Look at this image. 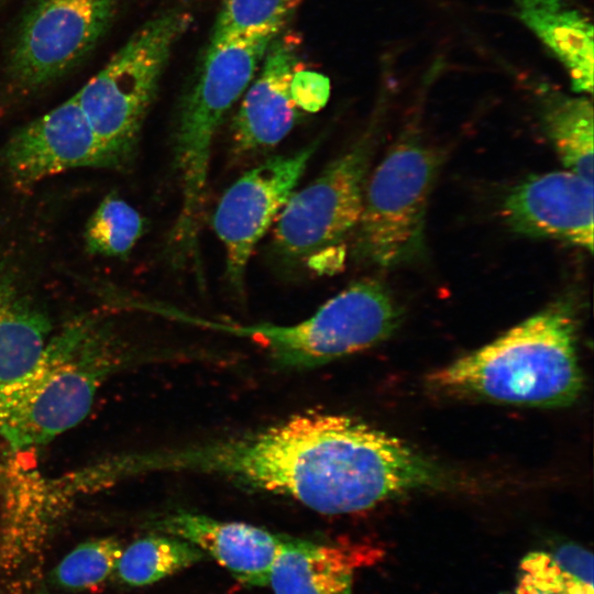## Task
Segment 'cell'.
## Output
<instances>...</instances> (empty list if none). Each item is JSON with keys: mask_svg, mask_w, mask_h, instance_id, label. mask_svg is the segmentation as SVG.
<instances>
[{"mask_svg": "<svg viewBox=\"0 0 594 594\" xmlns=\"http://www.w3.org/2000/svg\"><path fill=\"white\" fill-rule=\"evenodd\" d=\"M576 308L560 299L429 374L438 392L502 404L564 407L582 394Z\"/></svg>", "mask_w": 594, "mask_h": 594, "instance_id": "2", "label": "cell"}, {"mask_svg": "<svg viewBox=\"0 0 594 594\" xmlns=\"http://www.w3.org/2000/svg\"><path fill=\"white\" fill-rule=\"evenodd\" d=\"M153 528L196 546L249 586L268 585L272 566L287 538L250 524L180 510L155 521Z\"/></svg>", "mask_w": 594, "mask_h": 594, "instance_id": "13", "label": "cell"}, {"mask_svg": "<svg viewBox=\"0 0 594 594\" xmlns=\"http://www.w3.org/2000/svg\"><path fill=\"white\" fill-rule=\"evenodd\" d=\"M402 309L381 282H355L327 300L311 317L290 326L195 321L265 348L277 364L310 369L369 349L392 336Z\"/></svg>", "mask_w": 594, "mask_h": 594, "instance_id": "7", "label": "cell"}, {"mask_svg": "<svg viewBox=\"0 0 594 594\" xmlns=\"http://www.w3.org/2000/svg\"><path fill=\"white\" fill-rule=\"evenodd\" d=\"M51 331L45 311L0 267V385L31 367Z\"/></svg>", "mask_w": 594, "mask_h": 594, "instance_id": "17", "label": "cell"}, {"mask_svg": "<svg viewBox=\"0 0 594 594\" xmlns=\"http://www.w3.org/2000/svg\"><path fill=\"white\" fill-rule=\"evenodd\" d=\"M0 470H1V464H0Z\"/></svg>", "mask_w": 594, "mask_h": 594, "instance_id": "26", "label": "cell"}, {"mask_svg": "<svg viewBox=\"0 0 594 594\" xmlns=\"http://www.w3.org/2000/svg\"><path fill=\"white\" fill-rule=\"evenodd\" d=\"M443 155L416 130H407L369 174L360 220L353 232V256L392 268L425 251L429 197Z\"/></svg>", "mask_w": 594, "mask_h": 594, "instance_id": "6", "label": "cell"}, {"mask_svg": "<svg viewBox=\"0 0 594 594\" xmlns=\"http://www.w3.org/2000/svg\"><path fill=\"white\" fill-rule=\"evenodd\" d=\"M516 594H593V590L573 582L549 552L536 551L520 563Z\"/></svg>", "mask_w": 594, "mask_h": 594, "instance_id": "23", "label": "cell"}, {"mask_svg": "<svg viewBox=\"0 0 594 594\" xmlns=\"http://www.w3.org/2000/svg\"><path fill=\"white\" fill-rule=\"evenodd\" d=\"M191 20L182 7L154 15L75 94L118 168L125 167L135 155L165 66Z\"/></svg>", "mask_w": 594, "mask_h": 594, "instance_id": "5", "label": "cell"}, {"mask_svg": "<svg viewBox=\"0 0 594 594\" xmlns=\"http://www.w3.org/2000/svg\"><path fill=\"white\" fill-rule=\"evenodd\" d=\"M517 16L568 70L573 91L593 92V25L562 0H516Z\"/></svg>", "mask_w": 594, "mask_h": 594, "instance_id": "16", "label": "cell"}, {"mask_svg": "<svg viewBox=\"0 0 594 594\" xmlns=\"http://www.w3.org/2000/svg\"><path fill=\"white\" fill-rule=\"evenodd\" d=\"M302 0H223L210 42L228 36L286 25Z\"/></svg>", "mask_w": 594, "mask_h": 594, "instance_id": "22", "label": "cell"}, {"mask_svg": "<svg viewBox=\"0 0 594 594\" xmlns=\"http://www.w3.org/2000/svg\"><path fill=\"white\" fill-rule=\"evenodd\" d=\"M290 95L297 108L317 112L329 99L330 81L319 73L296 69L290 81Z\"/></svg>", "mask_w": 594, "mask_h": 594, "instance_id": "24", "label": "cell"}, {"mask_svg": "<svg viewBox=\"0 0 594 594\" xmlns=\"http://www.w3.org/2000/svg\"><path fill=\"white\" fill-rule=\"evenodd\" d=\"M1 162L20 187L81 167L118 168L76 95L13 132L1 152Z\"/></svg>", "mask_w": 594, "mask_h": 594, "instance_id": "11", "label": "cell"}, {"mask_svg": "<svg viewBox=\"0 0 594 594\" xmlns=\"http://www.w3.org/2000/svg\"><path fill=\"white\" fill-rule=\"evenodd\" d=\"M543 129L564 167L593 183V106L585 97L550 98Z\"/></svg>", "mask_w": 594, "mask_h": 594, "instance_id": "18", "label": "cell"}, {"mask_svg": "<svg viewBox=\"0 0 594 594\" xmlns=\"http://www.w3.org/2000/svg\"><path fill=\"white\" fill-rule=\"evenodd\" d=\"M319 141L297 152L271 157L248 170L221 197L213 229L226 250V275L243 288L250 257L294 193Z\"/></svg>", "mask_w": 594, "mask_h": 594, "instance_id": "10", "label": "cell"}, {"mask_svg": "<svg viewBox=\"0 0 594 594\" xmlns=\"http://www.w3.org/2000/svg\"><path fill=\"white\" fill-rule=\"evenodd\" d=\"M144 219L124 199L107 195L86 223L84 242L92 255L124 257L144 233Z\"/></svg>", "mask_w": 594, "mask_h": 594, "instance_id": "20", "label": "cell"}, {"mask_svg": "<svg viewBox=\"0 0 594 594\" xmlns=\"http://www.w3.org/2000/svg\"><path fill=\"white\" fill-rule=\"evenodd\" d=\"M296 67L295 41L277 35L234 117L232 134L238 152L273 147L293 129L298 111L290 95V81Z\"/></svg>", "mask_w": 594, "mask_h": 594, "instance_id": "14", "label": "cell"}, {"mask_svg": "<svg viewBox=\"0 0 594 594\" xmlns=\"http://www.w3.org/2000/svg\"><path fill=\"white\" fill-rule=\"evenodd\" d=\"M282 30L268 26L209 42L182 101L174 135V164L182 202L170 238L174 256L180 263L199 261L198 240L216 133Z\"/></svg>", "mask_w": 594, "mask_h": 594, "instance_id": "4", "label": "cell"}, {"mask_svg": "<svg viewBox=\"0 0 594 594\" xmlns=\"http://www.w3.org/2000/svg\"><path fill=\"white\" fill-rule=\"evenodd\" d=\"M122 550L114 538L86 541L63 558L53 571V579L69 590L94 587L114 572Z\"/></svg>", "mask_w": 594, "mask_h": 594, "instance_id": "21", "label": "cell"}, {"mask_svg": "<svg viewBox=\"0 0 594 594\" xmlns=\"http://www.w3.org/2000/svg\"><path fill=\"white\" fill-rule=\"evenodd\" d=\"M120 362L109 326L95 317L70 321L50 337L30 369L0 385V436L18 451L77 426Z\"/></svg>", "mask_w": 594, "mask_h": 594, "instance_id": "3", "label": "cell"}, {"mask_svg": "<svg viewBox=\"0 0 594 594\" xmlns=\"http://www.w3.org/2000/svg\"><path fill=\"white\" fill-rule=\"evenodd\" d=\"M556 564L576 584L593 590V556L584 547L566 542L549 552Z\"/></svg>", "mask_w": 594, "mask_h": 594, "instance_id": "25", "label": "cell"}, {"mask_svg": "<svg viewBox=\"0 0 594 594\" xmlns=\"http://www.w3.org/2000/svg\"><path fill=\"white\" fill-rule=\"evenodd\" d=\"M376 144L375 130L364 133L315 180L293 193L273 233L274 251L283 261L306 262L321 272L342 264L343 241L360 220Z\"/></svg>", "mask_w": 594, "mask_h": 594, "instance_id": "8", "label": "cell"}, {"mask_svg": "<svg viewBox=\"0 0 594 594\" xmlns=\"http://www.w3.org/2000/svg\"><path fill=\"white\" fill-rule=\"evenodd\" d=\"M153 465L220 475L326 515L452 484L403 440L345 415L314 411L258 432L153 454Z\"/></svg>", "mask_w": 594, "mask_h": 594, "instance_id": "1", "label": "cell"}, {"mask_svg": "<svg viewBox=\"0 0 594 594\" xmlns=\"http://www.w3.org/2000/svg\"><path fill=\"white\" fill-rule=\"evenodd\" d=\"M207 556L180 538L161 534L135 540L123 548L116 566L118 579L130 586H144L193 566Z\"/></svg>", "mask_w": 594, "mask_h": 594, "instance_id": "19", "label": "cell"}, {"mask_svg": "<svg viewBox=\"0 0 594 594\" xmlns=\"http://www.w3.org/2000/svg\"><path fill=\"white\" fill-rule=\"evenodd\" d=\"M118 9L119 0H31L7 50L10 85L32 92L68 75L101 43Z\"/></svg>", "mask_w": 594, "mask_h": 594, "instance_id": "9", "label": "cell"}, {"mask_svg": "<svg viewBox=\"0 0 594 594\" xmlns=\"http://www.w3.org/2000/svg\"><path fill=\"white\" fill-rule=\"evenodd\" d=\"M502 213L516 232L593 251V183L571 170L525 178L506 196Z\"/></svg>", "mask_w": 594, "mask_h": 594, "instance_id": "12", "label": "cell"}, {"mask_svg": "<svg viewBox=\"0 0 594 594\" xmlns=\"http://www.w3.org/2000/svg\"><path fill=\"white\" fill-rule=\"evenodd\" d=\"M365 547L288 537L272 566L274 594H353L354 570Z\"/></svg>", "mask_w": 594, "mask_h": 594, "instance_id": "15", "label": "cell"}]
</instances>
